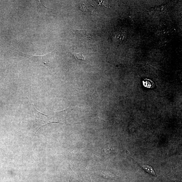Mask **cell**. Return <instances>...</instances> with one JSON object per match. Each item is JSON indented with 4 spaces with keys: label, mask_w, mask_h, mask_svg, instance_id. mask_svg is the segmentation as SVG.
I'll use <instances>...</instances> for the list:
<instances>
[{
    "label": "cell",
    "mask_w": 182,
    "mask_h": 182,
    "mask_svg": "<svg viewBox=\"0 0 182 182\" xmlns=\"http://www.w3.org/2000/svg\"><path fill=\"white\" fill-rule=\"evenodd\" d=\"M33 114H34V124L32 127L33 131L36 133L42 126L50 123V118L44 114L37 110L33 105Z\"/></svg>",
    "instance_id": "7a4b0ae2"
},
{
    "label": "cell",
    "mask_w": 182,
    "mask_h": 182,
    "mask_svg": "<svg viewBox=\"0 0 182 182\" xmlns=\"http://www.w3.org/2000/svg\"><path fill=\"white\" fill-rule=\"evenodd\" d=\"M73 56H74L75 58L76 59L85 60V57L82 53H73Z\"/></svg>",
    "instance_id": "8992f818"
},
{
    "label": "cell",
    "mask_w": 182,
    "mask_h": 182,
    "mask_svg": "<svg viewBox=\"0 0 182 182\" xmlns=\"http://www.w3.org/2000/svg\"><path fill=\"white\" fill-rule=\"evenodd\" d=\"M72 32L75 35L78 36L85 37L88 39L90 38L94 35V32L93 31L88 30H72Z\"/></svg>",
    "instance_id": "3957f363"
},
{
    "label": "cell",
    "mask_w": 182,
    "mask_h": 182,
    "mask_svg": "<svg viewBox=\"0 0 182 182\" xmlns=\"http://www.w3.org/2000/svg\"><path fill=\"white\" fill-rule=\"evenodd\" d=\"M136 162L145 171L147 172L151 175H152L156 177L157 176L154 169L153 168L152 166L147 164L139 163L137 162V161Z\"/></svg>",
    "instance_id": "277c9868"
},
{
    "label": "cell",
    "mask_w": 182,
    "mask_h": 182,
    "mask_svg": "<svg viewBox=\"0 0 182 182\" xmlns=\"http://www.w3.org/2000/svg\"><path fill=\"white\" fill-rule=\"evenodd\" d=\"M143 85L144 87L149 88H153L154 87L155 85L154 81L152 80L146 78L142 81Z\"/></svg>",
    "instance_id": "5b68a950"
},
{
    "label": "cell",
    "mask_w": 182,
    "mask_h": 182,
    "mask_svg": "<svg viewBox=\"0 0 182 182\" xmlns=\"http://www.w3.org/2000/svg\"><path fill=\"white\" fill-rule=\"evenodd\" d=\"M15 50V52L20 56L25 57L32 60L40 66H44L47 68H50V64L53 61V59L55 58V56L57 52L56 49L54 50L51 52L48 53L45 55L42 56H35L32 55L25 54L20 51L12 47Z\"/></svg>",
    "instance_id": "6da1fadb"
}]
</instances>
